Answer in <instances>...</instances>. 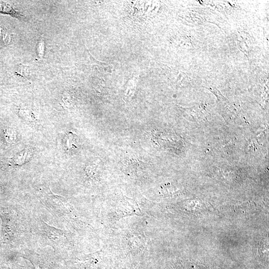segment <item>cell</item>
<instances>
[{
  "label": "cell",
  "instance_id": "6da1fadb",
  "mask_svg": "<svg viewBox=\"0 0 269 269\" xmlns=\"http://www.w3.org/2000/svg\"><path fill=\"white\" fill-rule=\"evenodd\" d=\"M37 204L33 197L0 204V243L5 250L19 252L32 248L31 220Z\"/></svg>",
  "mask_w": 269,
  "mask_h": 269
},
{
  "label": "cell",
  "instance_id": "7a4b0ae2",
  "mask_svg": "<svg viewBox=\"0 0 269 269\" xmlns=\"http://www.w3.org/2000/svg\"><path fill=\"white\" fill-rule=\"evenodd\" d=\"M49 214L38 203L33 209L31 220L32 248H52L58 255L63 256L75 246V238L71 231L58 228L46 219Z\"/></svg>",
  "mask_w": 269,
  "mask_h": 269
},
{
  "label": "cell",
  "instance_id": "3957f363",
  "mask_svg": "<svg viewBox=\"0 0 269 269\" xmlns=\"http://www.w3.org/2000/svg\"><path fill=\"white\" fill-rule=\"evenodd\" d=\"M0 12L11 15L21 20H24L25 19V16L19 11L3 2H0Z\"/></svg>",
  "mask_w": 269,
  "mask_h": 269
},
{
  "label": "cell",
  "instance_id": "277c9868",
  "mask_svg": "<svg viewBox=\"0 0 269 269\" xmlns=\"http://www.w3.org/2000/svg\"><path fill=\"white\" fill-rule=\"evenodd\" d=\"M0 42L5 45L10 44L11 42L10 33L1 26H0Z\"/></svg>",
  "mask_w": 269,
  "mask_h": 269
},
{
  "label": "cell",
  "instance_id": "5b68a950",
  "mask_svg": "<svg viewBox=\"0 0 269 269\" xmlns=\"http://www.w3.org/2000/svg\"><path fill=\"white\" fill-rule=\"evenodd\" d=\"M45 51V45L43 40L39 42L37 46V53L40 57H42L44 55Z\"/></svg>",
  "mask_w": 269,
  "mask_h": 269
}]
</instances>
